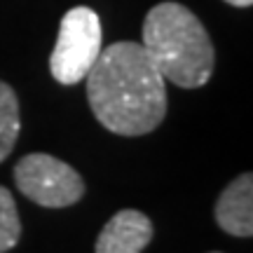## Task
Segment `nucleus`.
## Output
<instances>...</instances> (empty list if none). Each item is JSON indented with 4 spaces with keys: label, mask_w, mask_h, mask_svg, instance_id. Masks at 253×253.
Listing matches in <instances>:
<instances>
[{
    "label": "nucleus",
    "mask_w": 253,
    "mask_h": 253,
    "mask_svg": "<svg viewBox=\"0 0 253 253\" xmlns=\"http://www.w3.org/2000/svg\"><path fill=\"white\" fill-rule=\"evenodd\" d=\"M91 113L108 131L143 136L167 115V80L138 42H113L101 49L87 73Z\"/></svg>",
    "instance_id": "1"
},
{
    "label": "nucleus",
    "mask_w": 253,
    "mask_h": 253,
    "mask_svg": "<svg viewBox=\"0 0 253 253\" xmlns=\"http://www.w3.org/2000/svg\"><path fill=\"white\" fill-rule=\"evenodd\" d=\"M143 49L164 80L183 89L207 84L213 73L211 38L204 24L181 2H160L145 14Z\"/></svg>",
    "instance_id": "2"
},
{
    "label": "nucleus",
    "mask_w": 253,
    "mask_h": 253,
    "mask_svg": "<svg viewBox=\"0 0 253 253\" xmlns=\"http://www.w3.org/2000/svg\"><path fill=\"white\" fill-rule=\"evenodd\" d=\"M101 54V21L89 7H73L61 19L54 52L49 56L52 78L61 84H75L87 78Z\"/></svg>",
    "instance_id": "3"
},
{
    "label": "nucleus",
    "mask_w": 253,
    "mask_h": 253,
    "mask_svg": "<svg viewBox=\"0 0 253 253\" xmlns=\"http://www.w3.org/2000/svg\"><path fill=\"white\" fill-rule=\"evenodd\" d=\"M19 190L40 207L63 209L75 204L84 195V181L71 164L52 155L33 153L14 167Z\"/></svg>",
    "instance_id": "4"
},
{
    "label": "nucleus",
    "mask_w": 253,
    "mask_h": 253,
    "mask_svg": "<svg viewBox=\"0 0 253 253\" xmlns=\"http://www.w3.org/2000/svg\"><path fill=\"white\" fill-rule=\"evenodd\" d=\"M153 239L150 218L136 211L125 209L110 218L96 239V253H141Z\"/></svg>",
    "instance_id": "5"
},
{
    "label": "nucleus",
    "mask_w": 253,
    "mask_h": 253,
    "mask_svg": "<svg viewBox=\"0 0 253 253\" xmlns=\"http://www.w3.org/2000/svg\"><path fill=\"white\" fill-rule=\"evenodd\" d=\"M216 220L220 230L235 237L253 235V176L242 173L230 183L216 202Z\"/></svg>",
    "instance_id": "6"
},
{
    "label": "nucleus",
    "mask_w": 253,
    "mask_h": 253,
    "mask_svg": "<svg viewBox=\"0 0 253 253\" xmlns=\"http://www.w3.org/2000/svg\"><path fill=\"white\" fill-rule=\"evenodd\" d=\"M19 129H21V120H19L17 94L7 82H0V162L7 160V155L14 150Z\"/></svg>",
    "instance_id": "7"
},
{
    "label": "nucleus",
    "mask_w": 253,
    "mask_h": 253,
    "mask_svg": "<svg viewBox=\"0 0 253 253\" xmlns=\"http://www.w3.org/2000/svg\"><path fill=\"white\" fill-rule=\"evenodd\" d=\"M19 237H21V220H19L14 197L7 188L0 185V253L14 249Z\"/></svg>",
    "instance_id": "8"
},
{
    "label": "nucleus",
    "mask_w": 253,
    "mask_h": 253,
    "mask_svg": "<svg viewBox=\"0 0 253 253\" xmlns=\"http://www.w3.org/2000/svg\"><path fill=\"white\" fill-rule=\"evenodd\" d=\"M225 2H230V5H235V7H251L253 0H225Z\"/></svg>",
    "instance_id": "9"
}]
</instances>
